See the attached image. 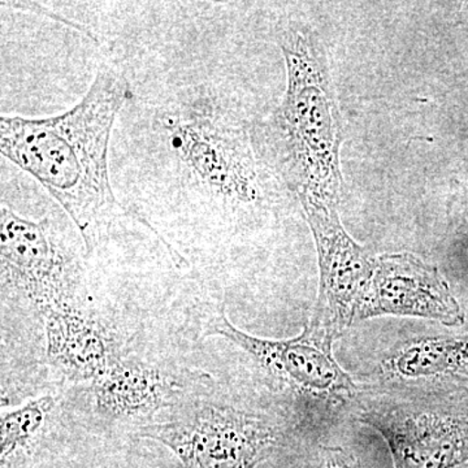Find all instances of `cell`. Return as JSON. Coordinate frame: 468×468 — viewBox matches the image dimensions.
I'll return each instance as SVG.
<instances>
[{
    "instance_id": "1",
    "label": "cell",
    "mask_w": 468,
    "mask_h": 468,
    "mask_svg": "<svg viewBox=\"0 0 468 468\" xmlns=\"http://www.w3.org/2000/svg\"><path fill=\"white\" fill-rule=\"evenodd\" d=\"M122 70L103 63L73 109L46 119L0 117V151L36 178L75 224L86 255L125 215L111 186L109 144L117 113L131 100Z\"/></svg>"
},
{
    "instance_id": "8",
    "label": "cell",
    "mask_w": 468,
    "mask_h": 468,
    "mask_svg": "<svg viewBox=\"0 0 468 468\" xmlns=\"http://www.w3.org/2000/svg\"><path fill=\"white\" fill-rule=\"evenodd\" d=\"M383 315L415 316L461 326L464 313L436 267L412 254H385L375 272L356 319Z\"/></svg>"
},
{
    "instance_id": "15",
    "label": "cell",
    "mask_w": 468,
    "mask_h": 468,
    "mask_svg": "<svg viewBox=\"0 0 468 468\" xmlns=\"http://www.w3.org/2000/svg\"><path fill=\"white\" fill-rule=\"evenodd\" d=\"M452 205H454L455 218L460 223L461 229L468 232V176L460 192L455 194Z\"/></svg>"
},
{
    "instance_id": "12",
    "label": "cell",
    "mask_w": 468,
    "mask_h": 468,
    "mask_svg": "<svg viewBox=\"0 0 468 468\" xmlns=\"http://www.w3.org/2000/svg\"><path fill=\"white\" fill-rule=\"evenodd\" d=\"M399 381L468 380V335H427L399 344L383 363Z\"/></svg>"
},
{
    "instance_id": "9",
    "label": "cell",
    "mask_w": 468,
    "mask_h": 468,
    "mask_svg": "<svg viewBox=\"0 0 468 468\" xmlns=\"http://www.w3.org/2000/svg\"><path fill=\"white\" fill-rule=\"evenodd\" d=\"M177 131L174 144L202 180L233 198H257L254 159L242 133L208 122L178 124Z\"/></svg>"
},
{
    "instance_id": "2",
    "label": "cell",
    "mask_w": 468,
    "mask_h": 468,
    "mask_svg": "<svg viewBox=\"0 0 468 468\" xmlns=\"http://www.w3.org/2000/svg\"><path fill=\"white\" fill-rule=\"evenodd\" d=\"M288 86L260 126L261 153L298 199L340 202L343 122L322 43L309 27L280 32Z\"/></svg>"
},
{
    "instance_id": "5",
    "label": "cell",
    "mask_w": 468,
    "mask_h": 468,
    "mask_svg": "<svg viewBox=\"0 0 468 468\" xmlns=\"http://www.w3.org/2000/svg\"><path fill=\"white\" fill-rule=\"evenodd\" d=\"M319 258V294L307 328L332 345L349 328L375 272V260L346 233L337 205L302 199Z\"/></svg>"
},
{
    "instance_id": "11",
    "label": "cell",
    "mask_w": 468,
    "mask_h": 468,
    "mask_svg": "<svg viewBox=\"0 0 468 468\" xmlns=\"http://www.w3.org/2000/svg\"><path fill=\"white\" fill-rule=\"evenodd\" d=\"M177 390L162 369L133 360L116 359L92 384L98 409L113 418L149 417L171 405Z\"/></svg>"
},
{
    "instance_id": "7",
    "label": "cell",
    "mask_w": 468,
    "mask_h": 468,
    "mask_svg": "<svg viewBox=\"0 0 468 468\" xmlns=\"http://www.w3.org/2000/svg\"><path fill=\"white\" fill-rule=\"evenodd\" d=\"M384 437L394 468H455L468 462V417L443 408L397 406L360 418Z\"/></svg>"
},
{
    "instance_id": "6",
    "label": "cell",
    "mask_w": 468,
    "mask_h": 468,
    "mask_svg": "<svg viewBox=\"0 0 468 468\" xmlns=\"http://www.w3.org/2000/svg\"><path fill=\"white\" fill-rule=\"evenodd\" d=\"M203 335L227 338L248 351L271 377L306 396L341 402L356 392V384L332 356V345L307 326L292 340H266L239 331L224 314H218L208 320Z\"/></svg>"
},
{
    "instance_id": "10",
    "label": "cell",
    "mask_w": 468,
    "mask_h": 468,
    "mask_svg": "<svg viewBox=\"0 0 468 468\" xmlns=\"http://www.w3.org/2000/svg\"><path fill=\"white\" fill-rule=\"evenodd\" d=\"M42 316L48 362L69 380H95L117 359L110 332L76 304L55 307Z\"/></svg>"
},
{
    "instance_id": "14",
    "label": "cell",
    "mask_w": 468,
    "mask_h": 468,
    "mask_svg": "<svg viewBox=\"0 0 468 468\" xmlns=\"http://www.w3.org/2000/svg\"><path fill=\"white\" fill-rule=\"evenodd\" d=\"M316 468H362L351 452L341 448L320 449Z\"/></svg>"
},
{
    "instance_id": "4",
    "label": "cell",
    "mask_w": 468,
    "mask_h": 468,
    "mask_svg": "<svg viewBox=\"0 0 468 468\" xmlns=\"http://www.w3.org/2000/svg\"><path fill=\"white\" fill-rule=\"evenodd\" d=\"M138 437L167 446L184 468H255L280 442L275 428L263 419L218 406L171 423L143 427Z\"/></svg>"
},
{
    "instance_id": "3",
    "label": "cell",
    "mask_w": 468,
    "mask_h": 468,
    "mask_svg": "<svg viewBox=\"0 0 468 468\" xmlns=\"http://www.w3.org/2000/svg\"><path fill=\"white\" fill-rule=\"evenodd\" d=\"M0 264L3 291L24 298L39 313L76 304L81 267L64 248L50 218L30 220L2 201Z\"/></svg>"
},
{
    "instance_id": "13",
    "label": "cell",
    "mask_w": 468,
    "mask_h": 468,
    "mask_svg": "<svg viewBox=\"0 0 468 468\" xmlns=\"http://www.w3.org/2000/svg\"><path fill=\"white\" fill-rule=\"evenodd\" d=\"M54 406L55 399L51 396H45L2 415L0 419L2 464H5L18 449L27 446V443L37 435Z\"/></svg>"
}]
</instances>
